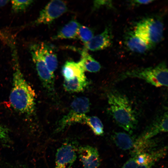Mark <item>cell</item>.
I'll list each match as a JSON object with an SVG mask.
<instances>
[{"mask_svg":"<svg viewBox=\"0 0 168 168\" xmlns=\"http://www.w3.org/2000/svg\"><path fill=\"white\" fill-rule=\"evenodd\" d=\"M111 138L116 145L124 150L132 149L136 139L131 134L121 132H113Z\"/></svg>","mask_w":168,"mask_h":168,"instance_id":"cell-15","label":"cell"},{"mask_svg":"<svg viewBox=\"0 0 168 168\" xmlns=\"http://www.w3.org/2000/svg\"><path fill=\"white\" fill-rule=\"evenodd\" d=\"M86 77H75L69 80H64L63 86L64 89L70 92H80L83 91L88 85Z\"/></svg>","mask_w":168,"mask_h":168,"instance_id":"cell-18","label":"cell"},{"mask_svg":"<svg viewBox=\"0 0 168 168\" xmlns=\"http://www.w3.org/2000/svg\"><path fill=\"white\" fill-rule=\"evenodd\" d=\"M85 71L78 62L67 61L62 68V73L64 79L69 80L75 77H84Z\"/></svg>","mask_w":168,"mask_h":168,"instance_id":"cell-16","label":"cell"},{"mask_svg":"<svg viewBox=\"0 0 168 168\" xmlns=\"http://www.w3.org/2000/svg\"><path fill=\"white\" fill-rule=\"evenodd\" d=\"M76 141L68 140L57 150L55 168H71L77 157L78 148Z\"/></svg>","mask_w":168,"mask_h":168,"instance_id":"cell-7","label":"cell"},{"mask_svg":"<svg viewBox=\"0 0 168 168\" xmlns=\"http://www.w3.org/2000/svg\"><path fill=\"white\" fill-rule=\"evenodd\" d=\"M153 0H136L131 1V3L133 5H146L150 3L153 2Z\"/></svg>","mask_w":168,"mask_h":168,"instance_id":"cell-24","label":"cell"},{"mask_svg":"<svg viewBox=\"0 0 168 168\" xmlns=\"http://www.w3.org/2000/svg\"><path fill=\"white\" fill-rule=\"evenodd\" d=\"M126 77L142 79L156 87L168 86V69L165 62L161 63L153 67L128 71L122 77L123 78Z\"/></svg>","mask_w":168,"mask_h":168,"instance_id":"cell-4","label":"cell"},{"mask_svg":"<svg viewBox=\"0 0 168 168\" xmlns=\"http://www.w3.org/2000/svg\"><path fill=\"white\" fill-rule=\"evenodd\" d=\"M168 122L167 110L158 114L139 136L145 139H150L161 132H167Z\"/></svg>","mask_w":168,"mask_h":168,"instance_id":"cell-9","label":"cell"},{"mask_svg":"<svg viewBox=\"0 0 168 168\" xmlns=\"http://www.w3.org/2000/svg\"><path fill=\"white\" fill-rule=\"evenodd\" d=\"M103 6H106L110 8H113V6L110 0H96L94 1L93 9L96 10Z\"/></svg>","mask_w":168,"mask_h":168,"instance_id":"cell-23","label":"cell"},{"mask_svg":"<svg viewBox=\"0 0 168 168\" xmlns=\"http://www.w3.org/2000/svg\"><path fill=\"white\" fill-rule=\"evenodd\" d=\"M109 110L116 124L131 134L137 128L138 120L131 104L125 96L114 91L108 95Z\"/></svg>","mask_w":168,"mask_h":168,"instance_id":"cell-2","label":"cell"},{"mask_svg":"<svg viewBox=\"0 0 168 168\" xmlns=\"http://www.w3.org/2000/svg\"><path fill=\"white\" fill-rule=\"evenodd\" d=\"M8 2V0H0V7L5 6Z\"/></svg>","mask_w":168,"mask_h":168,"instance_id":"cell-25","label":"cell"},{"mask_svg":"<svg viewBox=\"0 0 168 168\" xmlns=\"http://www.w3.org/2000/svg\"><path fill=\"white\" fill-rule=\"evenodd\" d=\"M90 108L89 100L85 97L75 98L71 103L69 112L59 121L56 132H59L66 127L76 123L84 124Z\"/></svg>","mask_w":168,"mask_h":168,"instance_id":"cell-5","label":"cell"},{"mask_svg":"<svg viewBox=\"0 0 168 168\" xmlns=\"http://www.w3.org/2000/svg\"><path fill=\"white\" fill-rule=\"evenodd\" d=\"M33 2V1L30 0L12 1V9L16 12L23 11L30 6Z\"/></svg>","mask_w":168,"mask_h":168,"instance_id":"cell-21","label":"cell"},{"mask_svg":"<svg viewBox=\"0 0 168 168\" xmlns=\"http://www.w3.org/2000/svg\"><path fill=\"white\" fill-rule=\"evenodd\" d=\"M112 42V27L109 25L105 28L102 33L94 36L89 42L85 44L84 49L92 51L103 50L110 47Z\"/></svg>","mask_w":168,"mask_h":168,"instance_id":"cell-10","label":"cell"},{"mask_svg":"<svg viewBox=\"0 0 168 168\" xmlns=\"http://www.w3.org/2000/svg\"><path fill=\"white\" fill-rule=\"evenodd\" d=\"M30 50L37 73L44 87L49 91H53L54 76L50 73L47 67L39 44L31 45Z\"/></svg>","mask_w":168,"mask_h":168,"instance_id":"cell-6","label":"cell"},{"mask_svg":"<svg viewBox=\"0 0 168 168\" xmlns=\"http://www.w3.org/2000/svg\"><path fill=\"white\" fill-rule=\"evenodd\" d=\"M124 44L127 48L133 52L143 54L151 48L138 37L133 31L127 32L124 38Z\"/></svg>","mask_w":168,"mask_h":168,"instance_id":"cell-12","label":"cell"},{"mask_svg":"<svg viewBox=\"0 0 168 168\" xmlns=\"http://www.w3.org/2000/svg\"><path fill=\"white\" fill-rule=\"evenodd\" d=\"M80 24L76 20L70 21L60 30L53 37V40L77 39Z\"/></svg>","mask_w":168,"mask_h":168,"instance_id":"cell-14","label":"cell"},{"mask_svg":"<svg viewBox=\"0 0 168 168\" xmlns=\"http://www.w3.org/2000/svg\"><path fill=\"white\" fill-rule=\"evenodd\" d=\"M81 54V58L78 62L84 71L96 72L100 70V64L89 54L87 50L84 49Z\"/></svg>","mask_w":168,"mask_h":168,"instance_id":"cell-17","label":"cell"},{"mask_svg":"<svg viewBox=\"0 0 168 168\" xmlns=\"http://www.w3.org/2000/svg\"><path fill=\"white\" fill-rule=\"evenodd\" d=\"M67 11V5L65 2L58 0L50 1L41 11L33 24H50Z\"/></svg>","mask_w":168,"mask_h":168,"instance_id":"cell-8","label":"cell"},{"mask_svg":"<svg viewBox=\"0 0 168 168\" xmlns=\"http://www.w3.org/2000/svg\"><path fill=\"white\" fill-rule=\"evenodd\" d=\"M152 167V166H149L138 165L132 157L124 163L122 168H151Z\"/></svg>","mask_w":168,"mask_h":168,"instance_id":"cell-22","label":"cell"},{"mask_svg":"<svg viewBox=\"0 0 168 168\" xmlns=\"http://www.w3.org/2000/svg\"><path fill=\"white\" fill-rule=\"evenodd\" d=\"M94 36L93 31L91 28L80 25L78 32V39L81 40L84 45L89 42Z\"/></svg>","mask_w":168,"mask_h":168,"instance_id":"cell-20","label":"cell"},{"mask_svg":"<svg viewBox=\"0 0 168 168\" xmlns=\"http://www.w3.org/2000/svg\"><path fill=\"white\" fill-rule=\"evenodd\" d=\"M77 153L84 168H98L100 166V156L96 147L88 145L80 146Z\"/></svg>","mask_w":168,"mask_h":168,"instance_id":"cell-11","label":"cell"},{"mask_svg":"<svg viewBox=\"0 0 168 168\" xmlns=\"http://www.w3.org/2000/svg\"><path fill=\"white\" fill-rule=\"evenodd\" d=\"M39 44L47 67L50 73L54 76V72L58 65L56 54L48 44L44 43Z\"/></svg>","mask_w":168,"mask_h":168,"instance_id":"cell-13","label":"cell"},{"mask_svg":"<svg viewBox=\"0 0 168 168\" xmlns=\"http://www.w3.org/2000/svg\"><path fill=\"white\" fill-rule=\"evenodd\" d=\"M164 25L156 17H147L138 22L133 31L138 37L151 48L161 42L163 38Z\"/></svg>","mask_w":168,"mask_h":168,"instance_id":"cell-3","label":"cell"},{"mask_svg":"<svg viewBox=\"0 0 168 168\" xmlns=\"http://www.w3.org/2000/svg\"><path fill=\"white\" fill-rule=\"evenodd\" d=\"M84 124L88 125L95 135L97 136L103 135V125L102 122L98 117L96 116H86Z\"/></svg>","mask_w":168,"mask_h":168,"instance_id":"cell-19","label":"cell"},{"mask_svg":"<svg viewBox=\"0 0 168 168\" xmlns=\"http://www.w3.org/2000/svg\"><path fill=\"white\" fill-rule=\"evenodd\" d=\"M12 85L9 97L10 104L16 111L27 115L34 112L35 93L25 79L14 54Z\"/></svg>","mask_w":168,"mask_h":168,"instance_id":"cell-1","label":"cell"},{"mask_svg":"<svg viewBox=\"0 0 168 168\" xmlns=\"http://www.w3.org/2000/svg\"><path fill=\"white\" fill-rule=\"evenodd\" d=\"M166 168V167H163V168Z\"/></svg>","mask_w":168,"mask_h":168,"instance_id":"cell-26","label":"cell"}]
</instances>
